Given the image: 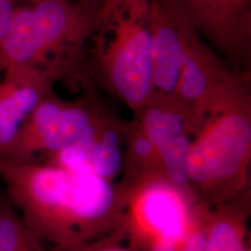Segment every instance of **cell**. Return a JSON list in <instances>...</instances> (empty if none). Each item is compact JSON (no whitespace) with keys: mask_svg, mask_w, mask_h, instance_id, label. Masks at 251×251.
Masks as SVG:
<instances>
[{"mask_svg":"<svg viewBox=\"0 0 251 251\" xmlns=\"http://www.w3.org/2000/svg\"><path fill=\"white\" fill-rule=\"evenodd\" d=\"M153 94L176 97L182 67L200 36L175 0H151Z\"/></svg>","mask_w":251,"mask_h":251,"instance_id":"obj_7","label":"cell"},{"mask_svg":"<svg viewBox=\"0 0 251 251\" xmlns=\"http://www.w3.org/2000/svg\"><path fill=\"white\" fill-rule=\"evenodd\" d=\"M198 34L233 69L251 71V0H175Z\"/></svg>","mask_w":251,"mask_h":251,"instance_id":"obj_6","label":"cell"},{"mask_svg":"<svg viewBox=\"0 0 251 251\" xmlns=\"http://www.w3.org/2000/svg\"><path fill=\"white\" fill-rule=\"evenodd\" d=\"M178 243L160 239L155 245L153 251H181V249H179Z\"/></svg>","mask_w":251,"mask_h":251,"instance_id":"obj_17","label":"cell"},{"mask_svg":"<svg viewBox=\"0 0 251 251\" xmlns=\"http://www.w3.org/2000/svg\"><path fill=\"white\" fill-rule=\"evenodd\" d=\"M235 71L201 36L195 39L181 70L176 97L193 110L198 126L206 107Z\"/></svg>","mask_w":251,"mask_h":251,"instance_id":"obj_9","label":"cell"},{"mask_svg":"<svg viewBox=\"0 0 251 251\" xmlns=\"http://www.w3.org/2000/svg\"><path fill=\"white\" fill-rule=\"evenodd\" d=\"M144 218L160 239L179 242L185 230V215L178 195L169 187L155 185L144 195Z\"/></svg>","mask_w":251,"mask_h":251,"instance_id":"obj_10","label":"cell"},{"mask_svg":"<svg viewBox=\"0 0 251 251\" xmlns=\"http://www.w3.org/2000/svg\"><path fill=\"white\" fill-rule=\"evenodd\" d=\"M206 251H246V249L235 226L228 222H219L206 236Z\"/></svg>","mask_w":251,"mask_h":251,"instance_id":"obj_13","label":"cell"},{"mask_svg":"<svg viewBox=\"0 0 251 251\" xmlns=\"http://www.w3.org/2000/svg\"><path fill=\"white\" fill-rule=\"evenodd\" d=\"M251 72L236 70L206 107L189 153V180L203 188L242 181L251 152Z\"/></svg>","mask_w":251,"mask_h":251,"instance_id":"obj_4","label":"cell"},{"mask_svg":"<svg viewBox=\"0 0 251 251\" xmlns=\"http://www.w3.org/2000/svg\"><path fill=\"white\" fill-rule=\"evenodd\" d=\"M96 18L73 0H40L20 7L0 46V71L25 65L50 73L58 81L95 90L88 49Z\"/></svg>","mask_w":251,"mask_h":251,"instance_id":"obj_2","label":"cell"},{"mask_svg":"<svg viewBox=\"0 0 251 251\" xmlns=\"http://www.w3.org/2000/svg\"><path fill=\"white\" fill-rule=\"evenodd\" d=\"M206 236L203 233H193L186 237L181 251H206Z\"/></svg>","mask_w":251,"mask_h":251,"instance_id":"obj_15","label":"cell"},{"mask_svg":"<svg viewBox=\"0 0 251 251\" xmlns=\"http://www.w3.org/2000/svg\"><path fill=\"white\" fill-rule=\"evenodd\" d=\"M90 79L133 113L153 95L151 0H105L88 49Z\"/></svg>","mask_w":251,"mask_h":251,"instance_id":"obj_3","label":"cell"},{"mask_svg":"<svg viewBox=\"0 0 251 251\" xmlns=\"http://www.w3.org/2000/svg\"><path fill=\"white\" fill-rule=\"evenodd\" d=\"M125 140L128 143L129 156L137 166L151 172L157 171V167L163 170L161 159L155 146L135 117L132 121L126 124Z\"/></svg>","mask_w":251,"mask_h":251,"instance_id":"obj_12","label":"cell"},{"mask_svg":"<svg viewBox=\"0 0 251 251\" xmlns=\"http://www.w3.org/2000/svg\"><path fill=\"white\" fill-rule=\"evenodd\" d=\"M0 179L27 228L60 248L81 245L114 205L107 179L51 164L0 157Z\"/></svg>","mask_w":251,"mask_h":251,"instance_id":"obj_1","label":"cell"},{"mask_svg":"<svg viewBox=\"0 0 251 251\" xmlns=\"http://www.w3.org/2000/svg\"><path fill=\"white\" fill-rule=\"evenodd\" d=\"M38 1L40 0H0V46L16 10L22 6L31 5Z\"/></svg>","mask_w":251,"mask_h":251,"instance_id":"obj_14","label":"cell"},{"mask_svg":"<svg viewBox=\"0 0 251 251\" xmlns=\"http://www.w3.org/2000/svg\"><path fill=\"white\" fill-rule=\"evenodd\" d=\"M1 75L0 155L57 82L50 73L25 65L9 66Z\"/></svg>","mask_w":251,"mask_h":251,"instance_id":"obj_8","label":"cell"},{"mask_svg":"<svg viewBox=\"0 0 251 251\" xmlns=\"http://www.w3.org/2000/svg\"><path fill=\"white\" fill-rule=\"evenodd\" d=\"M107 107L93 91L66 100L48 93L19 129L0 157L14 162H35L37 154H55L74 144L107 113Z\"/></svg>","mask_w":251,"mask_h":251,"instance_id":"obj_5","label":"cell"},{"mask_svg":"<svg viewBox=\"0 0 251 251\" xmlns=\"http://www.w3.org/2000/svg\"><path fill=\"white\" fill-rule=\"evenodd\" d=\"M0 251H44L4 189L0 190Z\"/></svg>","mask_w":251,"mask_h":251,"instance_id":"obj_11","label":"cell"},{"mask_svg":"<svg viewBox=\"0 0 251 251\" xmlns=\"http://www.w3.org/2000/svg\"><path fill=\"white\" fill-rule=\"evenodd\" d=\"M85 10H87L93 17H97L100 10L102 8L105 0H73Z\"/></svg>","mask_w":251,"mask_h":251,"instance_id":"obj_16","label":"cell"}]
</instances>
